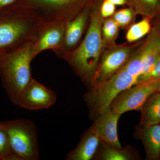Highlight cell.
<instances>
[{
    "label": "cell",
    "mask_w": 160,
    "mask_h": 160,
    "mask_svg": "<svg viewBox=\"0 0 160 160\" xmlns=\"http://www.w3.org/2000/svg\"><path fill=\"white\" fill-rule=\"evenodd\" d=\"M50 23L16 2L0 10V55L32 46Z\"/></svg>",
    "instance_id": "1"
},
{
    "label": "cell",
    "mask_w": 160,
    "mask_h": 160,
    "mask_svg": "<svg viewBox=\"0 0 160 160\" xmlns=\"http://www.w3.org/2000/svg\"><path fill=\"white\" fill-rule=\"evenodd\" d=\"M103 0H98L90 9L86 34L77 47L60 58L66 61L87 89L94 84L101 55L104 50L102 37L104 18L101 14Z\"/></svg>",
    "instance_id": "2"
},
{
    "label": "cell",
    "mask_w": 160,
    "mask_h": 160,
    "mask_svg": "<svg viewBox=\"0 0 160 160\" xmlns=\"http://www.w3.org/2000/svg\"><path fill=\"white\" fill-rule=\"evenodd\" d=\"M32 46L0 55V79L15 105L21 92L32 79L30 64L36 57Z\"/></svg>",
    "instance_id": "3"
},
{
    "label": "cell",
    "mask_w": 160,
    "mask_h": 160,
    "mask_svg": "<svg viewBox=\"0 0 160 160\" xmlns=\"http://www.w3.org/2000/svg\"><path fill=\"white\" fill-rule=\"evenodd\" d=\"M136 83V78L122 68L107 80L94 84L83 95L90 120L97 118L109 108L120 92Z\"/></svg>",
    "instance_id": "4"
},
{
    "label": "cell",
    "mask_w": 160,
    "mask_h": 160,
    "mask_svg": "<svg viewBox=\"0 0 160 160\" xmlns=\"http://www.w3.org/2000/svg\"><path fill=\"white\" fill-rule=\"evenodd\" d=\"M151 23L146 38L140 42L123 67L136 78V84L148 81L160 58V24Z\"/></svg>",
    "instance_id": "5"
},
{
    "label": "cell",
    "mask_w": 160,
    "mask_h": 160,
    "mask_svg": "<svg viewBox=\"0 0 160 160\" xmlns=\"http://www.w3.org/2000/svg\"><path fill=\"white\" fill-rule=\"evenodd\" d=\"M98 0H18L16 2L40 15L49 23L67 22L86 9H90Z\"/></svg>",
    "instance_id": "6"
},
{
    "label": "cell",
    "mask_w": 160,
    "mask_h": 160,
    "mask_svg": "<svg viewBox=\"0 0 160 160\" xmlns=\"http://www.w3.org/2000/svg\"><path fill=\"white\" fill-rule=\"evenodd\" d=\"M0 126L8 135L12 152L20 160L39 159L37 130L32 121L25 119L1 121Z\"/></svg>",
    "instance_id": "7"
},
{
    "label": "cell",
    "mask_w": 160,
    "mask_h": 160,
    "mask_svg": "<svg viewBox=\"0 0 160 160\" xmlns=\"http://www.w3.org/2000/svg\"><path fill=\"white\" fill-rule=\"evenodd\" d=\"M159 79L137 83L120 92L109 108L120 115L128 111H140L147 98L156 91Z\"/></svg>",
    "instance_id": "8"
},
{
    "label": "cell",
    "mask_w": 160,
    "mask_h": 160,
    "mask_svg": "<svg viewBox=\"0 0 160 160\" xmlns=\"http://www.w3.org/2000/svg\"><path fill=\"white\" fill-rule=\"evenodd\" d=\"M140 43L132 45L115 44L104 49L95 76L94 84L105 81L121 70Z\"/></svg>",
    "instance_id": "9"
},
{
    "label": "cell",
    "mask_w": 160,
    "mask_h": 160,
    "mask_svg": "<svg viewBox=\"0 0 160 160\" xmlns=\"http://www.w3.org/2000/svg\"><path fill=\"white\" fill-rule=\"evenodd\" d=\"M55 93L32 78L20 93L16 105L28 110L46 109L56 102Z\"/></svg>",
    "instance_id": "10"
},
{
    "label": "cell",
    "mask_w": 160,
    "mask_h": 160,
    "mask_svg": "<svg viewBox=\"0 0 160 160\" xmlns=\"http://www.w3.org/2000/svg\"><path fill=\"white\" fill-rule=\"evenodd\" d=\"M121 116L109 108L90 126L101 141L115 148L122 147L118 135V122Z\"/></svg>",
    "instance_id": "11"
},
{
    "label": "cell",
    "mask_w": 160,
    "mask_h": 160,
    "mask_svg": "<svg viewBox=\"0 0 160 160\" xmlns=\"http://www.w3.org/2000/svg\"><path fill=\"white\" fill-rule=\"evenodd\" d=\"M90 9H86L73 19L66 22V29L62 46L55 53L61 58L66 52L71 51L79 42L89 22Z\"/></svg>",
    "instance_id": "12"
},
{
    "label": "cell",
    "mask_w": 160,
    "mask_h": 160,
    "mask_svg": "<svg viewBox=\"0 0 160 160\" xmlns=\"http://www.w3.org/2000/svg\"><path fill=\"white\" fill-rule=\"evenodd\" d=\"M66 22L50 23L42 30L32 46L35 56L47 49H51L55 52L60 49L64 39Z\"/></svg>",
    "instance_id": "13"
},
{
    "label": "cell",
    "mask_w": 160,
    "mask_h": 160,
    "mask_svg": "<svg viewBox=\"0 0 160 160\" xmlns=\"http://www.w3.org/2000/svg\"><path fill=\"white\" fill-rule=\"evenodd\" d=\"M137 137L142 142L146 151V160H160V124L136 127Z\"/></svg>",
    "instance_id": "14"
},
{
    "label": "cell",
    "mask_w": 160,
    "mask_h": 160,
    "mask_svg": "<svg viewBox=\"0 0 160 160\" xmlns=\"http://www.w3.org/2000/svg\"><path fill=\"white\" fill-rule=\"evenodd\" d=\"M142 159L139 151L131 145H126L122 148H115L107 145L101 140L93 158L95 160Z\"/></svg>",
    "instance_id": "15"
},
{
    "label": "cell",
    "mask_w": 160,
    "mask_h": 160,
    "mask_svg": "<svg viewBox=\"0 0 160 160\" xmlns=\"http://www.w3.org/2000/svg\"><path fill=\"white\" fill-rule=\"evenodd\" d=\"M100 141L97 135L89 127L83 134L77 146L67 155L66 160H93Z\"/></svg>",
    "instance_id": "16"
},
{
    "label": "cell",
    "mask_w": 160,
    "mask_h": 160,
    "mask_svg": "<svg viewBox=\"0 0 160 160\" xmlns=\"http://www.w3.org/2000/svg\"><path fill=\"white\" fill-rule=\"evenodd\" d=\"M141 117L139 126H153L160 124V92H154L147 98L139 111Z\"/></svg>",
    "instance_id": "17"
},
{
    "label": "cell",
    "mask_w": 160,
    "mask_h": 160,
    "mask_svg": "<svg viewBox=\"0 0 160 160\" xmlns=\"http://www.w3.org/2000/svg\"><path fill=\"white\" fill-rule=\"evenodd\" d=\"M128 6L133 9L137 15L151 20L160 12L158 0H127Z\"/></svg>",
    "instance_id": "18"
},
{
    "label": "cell",
    "mask_w": 160,
    "mask_h": 160,
    "mask_svg": "<svg viewBox=\"0 0 160 160\" xmlns=\"http://www.w3.org/2000/svg\"><path fill=\"white\" fill-rule=\"evenodd\" d=\"M120 27L110 17L104 18L102 26V37L104 49L115 45Z\"/></svg>",
    "instance_id": "19"
},
{
    "label": "cell",
    "mask_w": 160,
    "mask_h": 160,
    "mask_svg": "<svg viewBox=\"0 0 160 160\" xmlns=\"http://www.w3.org/2000/svg\"><path fill=\"white\" fill-rule=\"evenodd\" d=\"M152 27L151 20L147 18L133 24L127 30L126 39L129 43L137 42L149 33Z\"/></svg>",
    "instance_id": "20"
},
{
    "label": "cell",
    "mask_w": 160,
    "mask_h": 160,
    "mask_svg": "<svg viewBox=\"0 0 160 160\" xmlns=\"http://www.w3.org/2000/svg\"><path fill=\"white\" fill-rule=\"evenodd\" d=\"M137 16L134 9L129 6L128 8L115 12L111 17L120 28L128 30L132 25L134 24Z\"/></svg>",
    "instance_id": "21"
},
{
    "label": "cell",
    "mask_w": 160,
    "mask_h": 160,
    "mask_svg": "<svg viewBox=\"0 0 160 160\" xmlns=\"http://www.w3.org/2000/svg\"><path fill=\"white\" fill-rule=\"evenodd\" d=\"M0 160H20L13 153L8 135L0 126Z\"/></svg>",
    "instance_id": "22"
},
{
    "label": "cell",
    "mask_w": 160,
    "mask_h": 160,
    "mask_svg": "<svg viewBox=\"0 0 160 160\" xmlns=\"http://www.w3.org/2000/svg\"><path fill=\"white\" fill-rule=\"evenodd\" d=\"M115 5L108 0H103L101 5V11L104 18L110 17L115 12Z\"/></svg>",
    "instance_id": "23"
},
{
    "label": "cell",
    "mask_w": 160,
    "mask_h": 160,
    "mask_svg": "<svg viewBox=\"0 0 160 160\" xmlns=\"http://www.w3.org/2000/svg\"><path fill=\"white\" fill-rule=\"evenodd\" d=\"M160 78V58L156 64L148 81H155Z\"/></svg>",
    "instance_id": "24"
},
{
    "label": "cell",
    "mask_w": 160,
    "mask_h": 160,
    "mask_svg": "<svg viewBox=\"0 0 160 160\" xmlns=\"http://www.w3.org/2000/svg\"><path fill=\"white\" fill-rule=\"evenodd\" d=\"M18 0H0V10L16 2Z\"/></svg>",
    "instance_id": "25"
},
{
    "label": "cell",
    "mask_w": 160,
    "mask_h": 160,
    "mask_svg": "<svg viewBox=\"0 0 160 160\" xmlns=\"http://www.w3.org/2000/svg\"><path fill=\"white\" fill-rule=\"evenodd\" d=\"M114 5L118 6H123L128 5L127 0H108Z\"/></svg>",
    "instance_id": "26"
},
{
    "label": "cell",
    "mask_w": 160,
    "mask_h": 160,
    "mask_svg": "<svg viewBox=\"0 0 160 160\" xmlns=\"http://www.w3.org/2000/svg\"><path fill=\"white\" fill-rule=\"evenodd\" d=\"M151 21V22H153L157 23L158 24H160V12L155 17L153 18Z\"/></svg>",
    "instance_id": "27"
},
{
    "label": "cell",
    "mask_w": 160,
    "mask_h": 160,
    "mask_svg": "<svg viewBox=\"0 0 160 160\" xmlns=\"http://www.w3.org/2000/svg\"><path fill=\"white\" fill-rule=\"evenodd\" d=\"M156 91L160 92V78L159 79L158 82V86Z\"/></svg>",
    "instance_id": "28"
},
{
    "label": "cell",
    "mask_w": 160,
    "mask_h": 160,
    "mask_svg": "<svg viewBox=\"0 0 160 160\" xmlns=\"http://www.w3.org/2000/svg\"><path fill=\"white\" fill-rule=\"evenodd\" d=\"M158 3H159V10L160 12V0H158Z\"/></svg>",
    "instance_id": "29"
}]
</instances>
